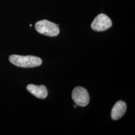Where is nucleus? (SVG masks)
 I'll return each mask as SVG.
<instances>
[{"label": "nucleus", "mask_w": 135, "mask_h": 135, "mask_svg": "<svg viewBox=\"0 0 135 135\" xmlns=\"http://www.w3.org/2000/svg\"><path fill=\"white\" fill-rule=\"evenodd\" d=\"M72 97L76 104L79 106H86L90 102L88 92L83 87H76L73 91Z\"/></svg>", "instance_id": "obj_3"}, {"label": "nucleus", "mask_w": 135, "mask_h": 135, "mask_svg": "<svg viewBox=\"0 0 135 135\" xmlns=\"http://www.w3.org/2000/svg\"><path fill=\"white\" fill-rule=\"evenodd\" d=\"M9 61L15 66L22 68L36 67L42 64L41 59L33 56L12 55L9 57Z\"/></svg>", "instance_id": "obj_1"}, {"label": "nucleus", "mask_w": 135, "mask_h": 135, "mask_svg": "<svg viewBox=\"0 0 135 135\" xmlns=\"http://www.w3.org/2000/svg\"><path fill=\"white\" fill-rule=\"evenodd\" d=\"M35 29L39 33L50 37L57 36L60 32L58 25L46 20L37 22Z\"/></svg>", "instance_id": "obj_2"}, {"label": "nucleus", "mask_w": 135, "mask_h": 135, "mask_svg": "<svg viewBox=\"0 0 135 135\" xmlns=\"http://www.w3.org/2000/svg\"><path fill=\"white\" fill-rule=\"evenodd\" d=\"M27 89L34 96L44 99L48 96V91L46 87L44 85L36 86L33 84H29L27 86Z\"/></svg>", "instance_id": "obj_6"}, {"label": "nucleus", "mask_w": 135, "mask_h": 135, "mask_svg": "<svg viewBox=\"0 0 135 135\" xmlns=\"http://www.w3.org/2000/svg\"><path fill=\"white\" fill-rule=\"evenodd\" d=\"M127 110L126 104L124 102L119 101L113 107L111 111V118L114 120H118L125 114Z\"/></svg>", "instance_id": "obj_5"}, {"label": "nucleus", "mask_w": 135, "mask_h": 135, "mask_svg": "<svg viewBox=\"0 0 135 135\" xmlns=\"http://www.w3.org/2000/svg\"><path fill=\"white\" fill-rule=\"evenodd\" d=\"M112 22L111 19L106 15H99L94 20L91 24L92 29L98 32L104 31L111 28Z\"/></svg>", "instance_id": "obj_4"}]
</instances>
